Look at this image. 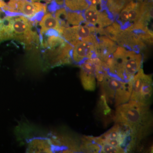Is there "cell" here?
Masks as SVG:
<instances>
[{
  "instance_id": "1",
  "label": "cell",
  "mask_w": 153,
  "mask_h": 153,
  "mask_svg": "<svg viewBox=\"0 0 153 153\" xmlns=\"http://www.w3.org/2000/svg\"><path fill=\"white\" fill-rule=\"evenodd\" d=\"M114 120L116 123L128 127L140 141L151 133L152 128L149 105L132 100L117 106Z\"/></svg>"
},
{
  "instance_id": "2",
  "label": "cell",
  "mask_w": 153,
  "mask_h": 153,
  "mask_svg": "<svg viewBox=\"0 0 153 153\" xmlns=\"http://www.w3.org/2000/svg\"><path fill=\"white\" fill-rule=\"evenodd\" d=\"M143 62V55L140 52L119 46L105 63L108 74L128 81L140 69Z\"/></svg>"
},
{
  "instance_id": "3",
  "label": "cell",
  "mask_w": 153,
  "mask_h": 153,
  "mask_svg": "<svg viewBox=\"0 0 153 153\" xmlns=\"http://www.w3.org/2000/svg\"><path fill=\"white\" fill-rule=\"evenodd\" d=\"M95 139L101 148L100 153L130 152L140 142L128 127L120 123H116L108 131Z\"/></svg>"
},
{
  "instance_id": "4",
  "label": "cell",
  "mask_w": 153,
  "mask_h": 153,
  "mask_svg": "<svg viewBox=\"0 0 153 153\" xmlns=\"http://www.w3.org/2000/svg\"><path fill=\"white\" fill-rule=\"evenodd\" d=\"M99 84L108 103L117 107L128 102L132 91V78L125 81L108 74Z\"/></svg>"
},
{
  "instance_id": "5",
  "label": "cell",
  "mask_w": 153,
  "mask_h": 153,
  "mask_svg": "<svg viewBox=\"0 0 153 153\" xmlns=\"http://www.w3.org/2000/svg\"><path fill=\"white\" fill-rule=\"evenodd\" d=\"M36 23L25 16L16 14L12 16V39L31 49L40 42V36L34 28Z\"/></svg>"
},
{
  "instance_id": "6",
  "label": "cell",
  "mask_w": 153,
  "mask_h": 153,
  "mask_svg": "<svg viewBox=\"0 0 153 153\" xmlns=\"http://www.w3.org/2000/svg\"><path fill=\"white\" fill-rule=\"evenodd\" d=\"M152 2L149 0H131L120 13L117 21L123 30H126L139 23L152 12Z\"/></svg>"
},
{
  "instance_id": "7",
  "label": "cell",
  "mask_w": 153,
  "mask_h": 153,
  "mask_svg": "<svg viewBox=\"0 0 153 153\" xmlns=\"http://www.w3.org/2000/svg\"><path fill=\"white\" fill-rule=\"evenodd\" d=\"M153 94V81L151 75L145 74L141 68L132 78L130 100L150 105Z\"/></svg>"
},
{
  "instance_id": "8",
  "label": "cell",
  "mask_w": 153,
  "mask_h": 153,
  "mask_svg": "<svg viewBox=\"0 0 153 153\" xmlns=\"http://www.w3.org/2000/svg\"><path fill=\"white\" fill-rule=\"evenodd\" d=\"M72 48L73 46L66 41L54 48L44 49V57L51 67L70 64L72 62Z\"/></svg>"
},
{
  "instance_id": "9",
  "label": "cell",
  "mask_w": 153,
  "mask_h": 153,
  "mask_svg": "<svg viewBox=\"0 0 153 153\" xmlns=\"http://www.w3.org/2000/svg\"><path fill=\"white\" fill-rule=\"evenodd\" d=\"M102 61L98 57H94L79 64L80 79L85 90L90 91L95 90L97 82V70Z\"/></svg>"
},
{
  "instance_id": "10",
  "label": "cell",
  "mask_w": 153,
  "mask_h": 153,
  "mask_svg": "<svg viewBox=\"0 0 153 153\" xmlns=\"http://www.w3.org/2000/svg\"><path fill=\"white\" fill-rule=\"evenodd\" d=\"M47 9V5L44 3L16 0L15 13L23 15L33 22H39Z\"/></svg>"
},
{
  "instance_id": "11",
  "label": "cell",
  "mask_w": 153,
  "mask_h": 153,
  "mask_svg": "<svg viewBox=\"0 0 153 153\" xmlns=\"http://www.w3.org/2000/svg\"><path fill=\"white\" fill-rule=\"evenodd\" d=\"M83 15L85 22L95 29L105 27L114 22L106 9L98 10L96 7L91 5L84 11Z\"/></svg>"
},
{
  "instance_id": "12",
  "label": "cell",
  "mask_w": 153,
  "mask_h": 153,
  "mask_svg": "<svg viewBox=\"0 0 153 153\" xmlns=\"http://www.w3.org/2000/svg\"><path fill=\"white\" fill-rule=\"evenodd\" d=\"M115 42L119 46L129 50L140 52L144 49L146 44L141 39L136 33L122 29L117 36Z\"/></svg>"
},
{
  "instance_id": "13",
  "label": "cell",
  "mask_w": 153,
  "mask_h": 153,
  "mask_svg": "<svg viewBox=\"0 0 153 153\" xmlns=\"http://www.w3.org/2000/svg\"><path fill=\"white\" fill-rule=\"evenodd\" d=\"M95 57V46L87 41H79L73 46L71 52L72 62L80 64L88 59Z\"/></svg>"
},
{
  "instance_id": "14",
  "label": "cell",
  "mask_w": 153,
  "mask_h": 153,
  "mask_svg": "<svg viewBox=\"0 0 153 153\" xmlns=\"http://www.w3.org/2000/svg\"><path fill=\"white\" fill-rule=\"evenodd\" d=\"M97 39L98 42L95 47V57L105 62L115 51L117 44L105 36L97 37Z\"/></svg>"
},
{
  "instance_id": "15",
  "label": "cell",
  "mask_w": 153,
  "mask_h": 153,
  "mask_svg": "<svg viewBox=\"0 0 153 153\" xmlns=\"http://www.w3.org/2000/svg\"><path fill=\"white\" fill-rule=\"evenodd\" d=\"M39 26L40 37L50 30H55L59 33L61 28L60 22L54 15L50 13H45L43 15L39 22Z\"/></svg>"
},
{
  "instance_id": "16",
  "label": "cell",
  "mask_w": 153,
  "mask_h": 153,
  "mask_svg": "<svg viewBox=\"0 0 153 153\" xmlns=\"http://www.w3.org/2000/svg\"><path fill=\"white\" fill-rule=\"evenodd\" d=\"M131 0H106L105 8L113 19H116L121 11Z\"/></svg>"
},
{
  "instance_id": "17",
  "label": "cell",
  "mask_w": 153,
  "mask_h": 153,
  "mask_svg": "<svg viewBox=\"0 0 153 153\" xmlns=\"http://www.w3.org/2000/svg\"><path fill=\"white\" fill-rule=\"evenodd\" d=\"M85 23V19L82 12L68 10L66 20V27L78 26Z\"/></svg>"
},
{
  "instance_id": "18",
  "label": "cell",
  "mask_w": 153,
  "mask_h": 153,
  "mask_svg": "<svg viewBox=\"0 0 153 153\" xmlns=\"http://www.w3.org/2000/svg\"><path fill=\"white\" fill-rule=\"evenodd\" d=\"M64 6L68 10L82 12L90 4L87 0H64Z\"/></svg>"
},
{
  "instance_id": "19",
  "label": "cell",
  "mask_w": 153,
  "mask_h": 153,
  "mask_svg": "<svg viewBox=\"0 0 153 153\" xmlns=\"http://www.w3.org/2000/svg\"><path fill=\"white\" fill-rule=\"evenodd\" d=\"M68 10L64 7L58 8L54 12V16L60 22L61 27H66V20Z\"/></svg>"
},
{
  "instance_id": "20",
  "label": "cell",
  "mask_w": 153,
  "mask_h": 153,
  "mask_svg": "<svg viewBox=\"0 0 153 153\" xmlns=\"http://www.w3.org/2000/svg\"><path fill=\"white\" fill-rule=\"evenodd\" d=\"M90 5L94 6L97 8L99 7L100 10H103L105 8V3L103 0H87Z\"/></svg>"
},
{
  "instance_id": "21",
  "label": "cell",
  "mask_w": 153,
  "mask_h": 153,
  "mask_svg": "<svg viewBox=\"0 0 153 153\" xmlns=\"http://www.w3.org/2000/svg\"><path fill=\"white\" fill-rule=\"evenodd\" d=\"M103 1H104V2L105 3V2H106V0H103Z\"/></svg>"
}]
</instances>
